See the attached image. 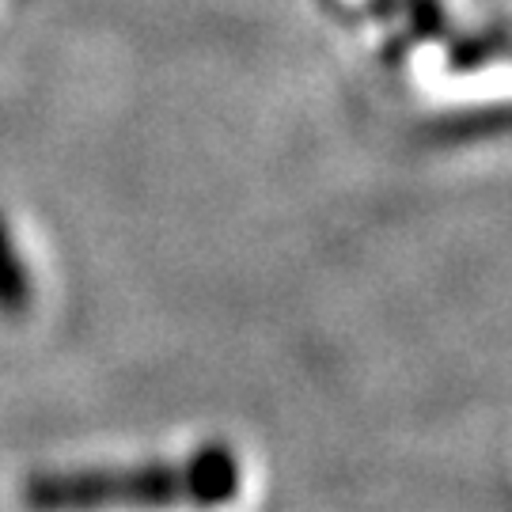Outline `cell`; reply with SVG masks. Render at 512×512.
<instances>
[{"label":"cell","mask_w":512,"mask_h":512,"mask_svg":"<svg viewBox=\"0 0 512 512\" xmlns=\"http://www.w3.org/2000/svg\"><path fill=\"white\" fill-rule=\"evenodd\" d=\"M509 50H512L509 27H490V31L459 38L456 46L448 50V69L452 73H471V69H478V65H486V61H494L501 54H509Z\"/></svg>","instance_id":"3"},{"label":"cell","mask_w":512,"mask_h":512,"mask_svg":"<svg viewBox=\"0 0 512 512\" xmlns=\"http://www.w3.org/2000/svg\"><path fill=\"white\" fill-rule=\"evenodd\" d=\"M31 300H35V289H31L27 262L19 255L12 224L0 213V315L4 319H19V315L31 311Z\"/></svg>","instance_id":"2"},{"label":"cell","mask_w":512,"mask_h":512,"mask_svg":"<svg viewBox=\"0 0 512 512\" xmlns=\"http://www.w3.org/2000/svg\"><path fill=\"white\" fill-rule=\"evenodd\" d=\"M239 459L209 444L186 459H152L129 467L38 471L19 486L27 512H114V509H220L239 494Z\"/></svg>","instance_id":"1"},{"label":"cell","mask_w":512,"mask_h":512,"mask_svg":"<svg viewBox=\"0 0 512 512\" xmlns=\"http://www.w3.org/2000/svg\"><path fill=\"white\" fill-rule=\"evenodd\" d=\"M399 8H418V4H437V0H395Z\"/></svg>","instance_id":"4"}]
</instances>
